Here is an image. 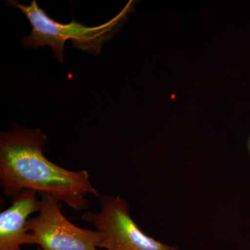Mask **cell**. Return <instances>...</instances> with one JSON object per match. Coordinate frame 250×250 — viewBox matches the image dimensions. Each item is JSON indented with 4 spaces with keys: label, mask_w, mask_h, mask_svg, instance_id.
Masks as SVG:
<instances>
[{
    "label": "cell",
    "mask_w": 250,
    "mask_h": 250,
    "mask_svg": "<svg viewBox=\"0 0 250 250\" xmlns=\"http://www.w3.org/2000/svg\"><path fill=\"white\" fill-rule=\"evenodd\" d=\"M249 150H250V140H249Z\"/></svg>",
    "instance_id": "cell-7"
},
{
    "label": "cell",
    "mask_w": 250,
    "mask_h": 250,
    "mask_svg": "<svg viewBox=\"0 0 250 250\" xmlns=\"http://www.w3.org/2000/svg\"><path fill=\"white\" fill-rule=\"evenodd\" d=\"M100 200V210L85 212L82 219L93 225L101 235L100 249L179 250L143 232L130 214L129 205L124 199L103 195Z\"/></svg>",
    "instance_id": "cell-3"
},
{
    "label": "cell",
    "mask_w": 250,
    "mask_h": 250,
    "mask_svg": "<svg viewBox=\"0 0 250 250\" xmlns=\"http://www.w3.org/2000/svg\"><path fill=\"white\" fill-rule=\"evenodd\" d=\"M132 2L129 1L120 14L107 22L98 27H88L74 20L67 24L56 22L35 0L29 5L21 4L18 1H9L10 5L22 11L32 27L31 34L21 40L22 47L36 49L49 46L54 58L60 62H63L64 46L68 40L72 41L75 48L90 54L100 53L104 43L113 37L131 11Z\"/></svg>",
    "instance_id": "cell-2"
},
{
    "label": "cell",
    "mask_w": 250,
    "mask_h": 250,
    "mask_svg": "<svg viewBox=\"0 0 250 250\" xmlns=\"http://www.w3.org/2000/svg\"><path fill=\"white\" fill-rule=\"evenodd\" d=\"M36 250H42V249H41V248H39V247H37V248H36Z\"/></svg>",
    "instance_id": "cell-6"
},
{
    "label": "cell",
    "mask_w": 250,
    "mask_h": 250,
    "mask_svg": "<svg viewBox=\"0 0 250 250\" xmlns=\"http://www.w3.org/2000/svg\"><path fill=\"white\" fill-rule=\"evenodd\" d=\"M62 209V202L49 194H41L39 212L27 222V228L32 235L34 245L42 250L100 249V233L97 230L74 225Z\"/></svg>",
    "instance_id": "cell-4"
},
{
    "label": "cell",
    "mask_w": 250,
    "mask_h": 250,
    "mask_svg": "<svg viewBox=\"0 0 250 250\" xmlns=\"http://www.w3.org/2000/svg\"><path fill=\"white\" fill-rule=\"evenodd\" d=\"M48 139L41 129L15 125L0 134V186L4 196L13 198L23 190L49 194L72 209H86L87 195L100 198L88 171L70 170L44 155Z\"/></svg>",
    "instance_id": "cell-1"
},
{
    "label": "cell",
    "mask_w": 250,
    "mask_h": 250,
    "mask_svg": "<svg viewBox=\"0 0 250 250\" xmlns=\"http://www.w3.org/2000/svg\"><path fill=\"white\" fill-rule=\"evenodd\" d=\"M37 194L30 190L19 192L0 213V250H22L24 245H34L27 225L29 216L39 210Z\"/></svg>",
    "instance_id": "cell-5"
}]
</instances>
